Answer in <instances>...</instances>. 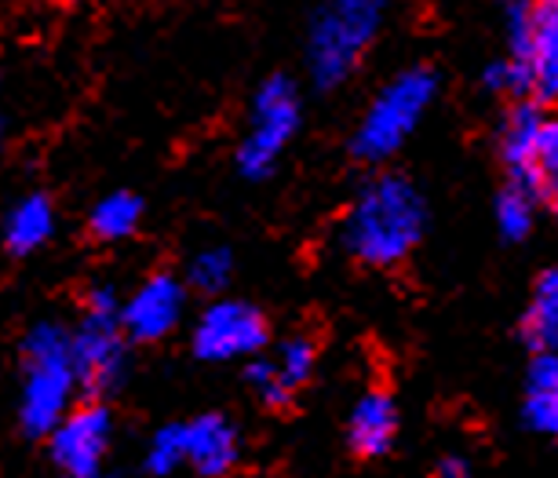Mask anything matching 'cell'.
<instances>
[{"mask_svg": "<svg viewBox=\"0 0 558 478\" xmlns=\"http://www.w3.org/2000/svg\"><path fill=\"white\" fill-rule=\"evenodd\" d=\"M519 336L533 355H555V344H558V271L555 267L536 274L530 303H525V314L519 322Z\"/></svg>", "mask_w": 558, "mask_h": 478, "instance_id": "9a60e30c", "label": "cell"}, {"mask_svg": "<svg viewBox=\"0 0 558 478\" xmlns=\"http://www.w3.org/2000/svg\"><path fill=\"white\" fill-rule=\"evenodd\" d=\"M110 450V413L102 402H81L51 428V464L62 478H102Z\"/></svg>", "mask_w": 558, "mask_h": 478, "instance_id": "9c48e42d", "label": "cell"}, {"mask_svg": "<svg viewBox=\"0 0 558 478\" xmlns=\"http://www.w3.org/2000/svg\"><path fill=\"white\" fill-rule=\"evenodd\" d=\"M270 344V322L248 300H213L194 325V355L202 362L256 358Z\"/></svg>", "mask_w": 558, "mask_h": 478, "instance_id": "ba28073f", "label": "cell"}, {"mask_svg": "<svg viewBox=\"0 0 558 478\" xmlns=\"http://www.w3.org/2000/svg\"><path fill=\"white\" fill-rule=\"evenodd\" d=\"M398 439V402L384 384L368 387L347 420V445L357 461H380Z\"/></svg>", "mask_w": 558, "mask_h": 478, "instance_id": "7c38bea8", "label": "cell"}, {"mask_svg": "<svg viewBox=\"0 0 558 478\" xmlns=\"http://www.w3.org/2000/svg\"><path fill=\"white\" fill-rule=\"evenodd\" d=\"M274 373L286 384L292 395L314 377V366H318V336L314 333H292L289 339L278 344V355L270 358Z\"/></svg>", "mask_w": 558, "mask_h": 478, "instance_id": "ac0fdd59", "label": "cell"}, {"mask_svg": "<svg viewBox=\"0 0 558 478\" xmlns=\"http://www.w3.org/2000/svg\"><path fill=\"white\" fill-rule=\"evenodd\" d=\"M73 369L84 402H102L129 373V339L121 333V300L113 285H88L81 300V322L70 328Z\"/></svg>", "mask_w": 558, "mask_h": 478, "instance_id": "52a82bcc", "label": "cell"}, {"mask_svg": "<svg viewBox=\"0 0 558 478\" xmlns=\"http://www.w3.org/2000/svg\"><path fill=\"white\" fill-rule=\"evenodd\" d=\"M482 88L489 95H500V99H511V103H522L530 99V84H525V73L514 67L508 56L493 59L482 67Z\"/></svg>", "mask_w": 558, "mask_h": 478, "instance_id": "7402d4cb", "label": "cell"}, {"mask_svg": "<svg viewBox=\"0 0 558 478\" xmlns=\"http://www.w3.org/2000/svg\"><path fill=\"white\" fill-rule=\"evenodd\" d=\"M427 234V198L405 172H376L357 187L340 219V249L362 267L391 271Z\"/></svg>", "mask_w": 558, "mask_h": 478, "instance_id": "6da1fadb", "label": "cell"}, {"mask_svg": "<svg viewBox=\"0 0 558 478\" xmlns=\"http://www.w3.org/2000/svg\"><path fill=\"white\" fill-rule=\"evenodd\" d=\"M497 157L508 187L530 194L536 205H555L558 194V121L547 106L511 103L497 124Z\"/></svg>", "mask_w": 558, "mask_h": 478, "instance_id": "5b68a950", "label": "cell"}, {"mask_svg": "<svg viewBox=\"0 0 558 478\" xmlns=\"http://www.w3.org/2000/svg\"><path fill=\"white\" fill-rule=\"evenodd\" d=\"M536 216H541V205L522 194V190H514L504 183L497 201H493V219H497V234L508 246H519V241H525L536 227Z\"/></svg>", "mask_w": 558, "mask_h": 478, "instance_id": "d6986e66", "label": "cell"}, {"mask_svg": "<svg viewBox=\"0 0 558 478\" xmlns=\"http://www.w3.org/2000/svg\"><path fill=\"white\" fill-rule=\"evenodd\" d=\"M391 0H318L303 29V70L314 92H336L380 40Z\"/></svg>", "mask_w": 558, "mask_h": 478, "instance_id": "7a4b0ae2", "label": "cell"}, {"mask_svg": "<svg viewBox=\"0 0 558 478\" xmlns=\"http://www.w3.org/2000/svg\"><path fill=\"white\" fill-rule=\"evenodd\" d=\"M303 117H307V99H303V88L292 73L263 77L248 99L245 132H241L234 151L238 176L248 183H263L278 172L281 157L303 129Z\"/></svg>", "mask_w": 558, "mask_h": 478, "instance_id": "277c9868", "label": "cell"}, {"mask_svg": "<svg viewBox=\"0 0 558 478\" xmlns=\"http://www.w3.org/2000/svg\"><path fill=\"white\" fill-rule=\"evenodd\" d=\"M241 456L238 428L219 413H205L183 423V464H191L202 478H223L234 471Z\"/></svg>", "mask_w": 558, "mask_h": 478, "instance_id": "4fadbf2b", "label": "cell"}, {"mask_svg": "<svg viewBox=\"0 0 558 478\" xmlns=\"http://www.w3.org/2000/svg\"><path fill=\"white\" fill-rule=\"evenodd\" d=\"M435 478H471V464L463 456H441L435 464Z\"/></svg>", "mask_w": 558, "mask_h": 478, "instance_id": "cb8c5ba5", "label": "cell"}, {"mask_svg": "<svg viewBox=\"0 0 558 478\" xmlns=\"http://www.w3.org/2000/svg\"><path fill=\"white\" fill-rule=\"evenodd\" d=\"M441 95V73L430 62H413L391 73L357 117L347 154L357 165L380 168L409 146Z\"/></svg>", "mask_w": 558, "mask_h": 478, "instance_id": "3957f363", "label": "cell"}, {"mask_svg": "<svg viewBox=\"0 0 558 478\" xmlns=\"http://www.w3.org/2000/svg\"><path fill=\"white\" fill-rule=\"evenodd\" d=\"M245 380H248L252 395H256L267 409H274V413L292 409V398H296V395H292V391L278 380V373H274V366H270V358H252L248 369H245Z\"/></svg>", "mask_w": 558, "mask_h": 478, "instance_id": "44dd1931", "label": "cell"}, {"mask_svg": "<svg viewBox=\"0 0 558 478\" xmlns=\"http://www.w3.org/2000/svg\"><path fill=\"white\" fill-rule=\"evenodd\" d=\"M183 464V423H168L154 434L150 453H146V467L154 475H168Z\"/></svg>", "mask_w": 558, "mask_h": 478, "instance_id": "603a6c76", "label": "cell"}, {"mask_svg": "<svg viewBox=\"0 0 558 478\" xmlns=\"http://www.w3.org/2000/svg\"><path fill=\"white\" fill-rule=\"evenodd\" d=\"M519 70L525 73L533 103H555L558 95V0H533L530 37Z\"/></svg>", "mask_w": 558, "mask_h": 478, "instance_id": "8fae6325", "label": "cell"}, {"mask_svg": "<svg viewBox=\"0 0 558 478\" xmlns=\"http://www.w3.org/2000/svg\"><path fill=\"white\" fill-rule=\"evenodd\" d=\"M4 249L12 256H34L51 241L56 234V201H51L45 190H29L8 208L4 216Z\"/></svg>", "mask_w": 558, "mask_h": 478, "instance_id": "5bb4252c", "label": "cell"}, {"mask_svg": "<svg viewBox=\"0 0 558 478\" xmlns=\"http://www.w3.org/2000/svg\"><path fill=\"white\" fill-rule=\"evenodd\" d=\"M186 285L172 271H154L121 303V333L129 344H157L183 322Z\"/></svg>", "mask_w": 558, "mask_h": 478, "instance_id": "30bf717a", "label": "cell"}, {"mask_svg": "<svg viewBox=\"0 0 558 478\" xmlns=\"http://www.w3.org/2000/svg\"><path fill=\"white\" fill-rule=\"evenodd\" d=\"M143 212H146V201L140 194H132V190H113V194L96 201V208H92V216H88V234L96 241L113 246V241H124L140 230Z\"/></svg>", "mask_w": 558, "mask_h": 478, "instance_id": "e0dca14e", "label": "cell"}, {"mask_svg": "<svg viewBox=\"0 0 558 478\" xmlns=\"http://www.w3.org/2000/svg\"><path fill=\"white\" fill-rule=\"evenodd\" d=\"M522 417L533 431L555 434L558 428V358L555 355H533L530 369H525Z\"/></svg>", "mask_w": 558, "mask_h": 478, "instance_id": "2e32d148", "label": "cell"}, {"mask_svg": "<svg viewBox=\"0 0 558 478\" xmlns=\"http://www.w3.org/2000/svg\"><path fill=\"white\" fill-rule=\"evenodd\" d=\"M77 395L70 328L59 322H37L23 336V428L26 434H51L70 413Z\"/></svg>", "mask_w": 558, "mask_h": 478, "instance_id": "8992f818", "label": "cell"}, {"mask_svg": "<svg viewBox=\"0 0 558 478\" xmlns=\"http://www.w3.org/2000/svg\"><path fill=\"white\" fill-rule=\"evenodd\" d=\"M0 146H4V124H0Z\"/></svg>", "mask_w": 558, "mask_h": 478, "instance_id": "d4e9b609", "label": "cell"}, {"mask_svg": "<svg viewBox=\"0 0 558 478\" xmlns=\"http://www.w3.org/2000/svg\"><path fill=\"white\" fill-rule=\"evenodd\" d=\"M234 278V252L227 246H208L191 260V271H186V282L191 289H202L208 296H219Z\"/></svg>", "mask_w": 558, "mask_h": 478, "instance_id": "ffe728a7", "label": "cell"}]
</instances>
